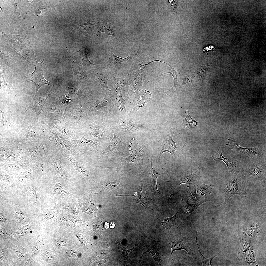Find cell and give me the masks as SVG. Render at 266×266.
I'll use <instances>...</instances> for the list:
<instances>
[{"label": "cell", "mask_w": 266, "mask_h": 266, "mask_svg": "<svg viewBox=\"0 0 266 266\" xmlns=\"http://www.w3.org/2000/svg\"><path fill=\"white\" fill-rule=\"evenodd\" d=\"M43 136L56 145L65 154L74 155L80 154V150L71 143L68 137L51 126L46 123L40 126Z\"/></svg>", "instance_id": "6da1fadb"}, {"label": "cell", "mask_w": 266, "mask_h": 266, "mask_svg": "<svg viewBox=\"0 0 266 266\" xmlns=\"http://www.w3.org/2000/svg\"><path fill=\"white\" fill-rule=\"evenodd\" d=\"M85 102L81 99H73L65 111L66 118L70 122L76 129L80 120L86 115Z\"/></svg>", "instance_id": "7a4b0ae2"}, {"label": "cell", "mask_w": 266, "mask_h": 266, "mask_svg": "<svg viewBox=\"0 0 266 266\" xmlns=\"http://www.w3.org/2000/svg\"><path fill=\"white\" fill-rule=\"evenodd\" d=\"M44 59L41 62H38L35 60V66L34 71L32 73L24 76L20 78L22 82H32L35 84L36 88L35 94L38 89L42 86L47 84L52 86L53 84L47 81L43 76Z\"/></svg>", "instance_id": "3957f363"}, {"label": "cell", "mask_w": 266, "mask_h": 266, "mask_svg": "<svg viewBox=\"0 0 266 266\" xmlns=\"http://www.w3.org/2000/svg\"><path fill=\"white\" fill-rule=\"evenodd\" d=\"M29 154L13 163L4 164L0 163V169L8 173L19 170H23L33 167L41 163L36 158L30 156Z\"/></svg>", "instance_id": "277c9868"}, {"label": "cell", "mask_w": 266, "mask_h": 266, "mask_svg": "<svg viewBox=\"0 0 266 266\" xmlns=\"http://www.w3.org/2000/svg\"><path fill=\"white\" fill-rule=\"evenodd\" d=\"M222 193L225 198L224 202L222 204L216 205L217 207L223 204H227L231 197L236 194L240 196H245L246 194V187L245 185L238 180L235 172L234 177L226 184Z\"/></svg>", "instance_id": "5b68a950"}, {"label": "cell", "mask_w": 266, "mask_h": 266, "mask_svg": "<svg viewBox=\"0 0 266 266\" xmlns=\"http://www.w3.org/2000/svg\"><path fill=\"white\" fill-rule=\"evenodd\" d=\"M65 106L57 98L50 102L47 105V115L48 118L54 121L65 120Z\"/></svg>", "instance_id": "8992f818"}, {"label": "cell", "mask_w": 266, "mask_h": 266, "mask_svg": "<svg viewBox=\"0 0 266 266\" xmlns=\"http://www.w3.org/2000/svg\"><path fill=\"white\" fill-rule=\"evenodd\" d=\"M167 241L171 248V256L174 251L182 249L185 250L189 255L193 254V251L190 247V240L181 234L171 235Z\"/></svg>", "instance_id": "52a82bcc"}, {"label": "cell", "mask_w": 266, "mask_h": 266, "mask_svg": "<svg viewBox=\"0 0 266 266\" xmlns=\"http://www.w3.org/2000/svg\"><path fill=\"white\" fill-rule=\"evenodd\" d=\"M19 144L14 143L11 145L10 150L7 152L0 155V163H14L29 154L18 148Z\"/></svg>", "instance_id": "ba28073f"}, {"label": "cell", "mask_w": 266, "mask_h": 266, "mask_svg": "<svg viewBox=\"0 0 266 266\" xmlns=\"http://www.w3.org/2000/svg\"><path fill=\"white\" fill-rule=\"evenodd\" d=\"M52 127L58 131L65 135L70 139H77L79 134L76 132L75 129L68 119L64 121H54Z\"/></svg>", "instance_id": "9c48e42d"}, {"label": "cell", "mask_w": 266, "mask_h": 266, "mask_svg": "<svg viewBox=\"0 0 266 266\" xmlns=\"http://www.w3.org/2000/svg\"><path fill=\"white\" fill-rule=\"evenodd\" d=\"M227 141L228 143L226 144V146L232 150L241 152L253 158L262 157L261 153L257 148L242 147L239 145L235 140L233 138H228Z\"/></svg>", "instance_id": "30bf717a"}, {"label": "cell", "mask_w": 266, "mask_h": 266, "mask_svg": "<svg viewBox=\"0 0 266 266\" xmlns=\"http://www.w3.org/2000/svg\"><path fill=\"white\" fill-rule=\"evenodd\" d=\"M50 94V92L48 91L42 94L37 93L35 94L29 107L26 110V112L30 108L32 109L38 118L46 103L47 100Z\"/></svg>", "instance_id": "8fae6325"}, {"label": "cell", "mask_w": 266, "mask_h": 266, "mask_svg": "<svg viewBox=\"0 0 266 266\" xmlns=\"http://www.w3.org/2000/svg\"><path fill=\"white\" fill-rule=\"evenodd\" d=\"M70 142L76 146L79 150H87L92 151L97 150V148L102 144L97 142L85 138L84 136L81 138L77 139H69Z\"/></svg>", "instance_id": "7c38bea8"}, {"label": "cell", "mask_w": 266, "mask_h": 266, "mask_svg": "<svg viewBox=\"0 0 266 266\" xmlns=\"http://www.w3.org/2000/svg\"><path fill=\"white\" fill-rule=\"evenodd\" d=\"M199 167L197 170L195 171L191 172L186 174L179 180L175 181H167V182L172 183L173 184V186L170 190L183 183L188 184L190 185H196L198 181L199 173Z\"/></svg>", "instance_id": "4fadbf2b"}, {"label": "cell", "mask_w": 266, "mask_h": 266, "mask_svg": "<svg viewBox=\"0 0 266 266\" xmlns=\"http://www.w3.org/2000/svg\"><path fill=\"white\" fill-rule=\"evenodd\" d=\"M30 156L36 158L42 163V158L48 153L49 149L46 144L41 142L33 146L26 148Z\"/></svg>", "instance_id": "5bb4252c"}, {"label": "cell", "mask_w": 266, "mask_h": 266, "mask_svg": "<svg viewBox=\"0 0 266 266\" xmlns=\"http://www.w3.org/2000/svg\"><path fill=\"white\" fill-rule=\"evenodd\" d=\"M174 131L165 136L161 146V150L159 157L165 152H168L171 155L173 154L178 148L176 142L174 141L172 137Z\"/></svg>", "instance_id": "9a60e30c"}, {"label": "cell", "mask_w": 266, "mask_h": 266, "mask_svg": "<svg viewBox=\"0 0 266 266\" xmlns=\"http://www.w3.org/2000/svg\"><path fill=\"white\" fill-rule=\"evenodd\" d=\"M266 170L265 164L253 163L248 166L246 175L248 178L255 179L265 173Z\"/></svg>", "instance_id": "2e32d148"}, {"label": "cell", "mask_w": 266, "mask_h": 266, "mask_svg": "<svg viewBox=\"0 0 266 266\" xmlns=\"http://www.w3.org/2000/svg\"><path fill=\"white\" fill-rule=\"evenodd\" d=\"M49 162L63 179L65 181H67L68 177L62 163L54 157H52V156L50 159Z\"/></svg>", "instance_id": "e0dca14e"}, {"label": "cell", "mask_w": 266, "mask_h": 266, "mask_svg": "<svg viewBox=\"0 0 266 266\" xmlns=\"http://www.w3.org/2000/svg\"><path fill=\"white\" fill-rule=\"evenodd\" d=\"M158 242L154 240L149 242L144 246V253L149 252L151 254L154 259L156 261H160L158 251L159 245Z\"/></svg>", "instance_id": "ac0fdd59"}, {"label": "cell", "mask_w": 266, "mask_h": 266, "mask_svg": "<svg viewBox=\"0 0 266 266\" xmlns=\"http://www.w3.org/2000/svg\"><path fill=\"white\" fill-rule=\"evenodd\" d=\"M70 163L76 171L80 175L89 178L88 172L86 169L76 159L71 156H66Z\"/></svg>", "instance_id": "d6986e66"}, {"label": "cell", "mask_w": 266, "mask_h": 266, "mask_svg": "<svg viewBox=\"0 0 266 266\" xmlns=\"http://www.w3.org/2000/svg\"><path fill=\"white\" fill-rule=\"evenodd\" d=\"M52 176L54 194H60L66 197L72 195L69 193L61 185L57 176L55 173H53Z\"/></svg>", "instance_id": "ffe728a7"}, {"label": "cell", "mask_w": 266, "mask_h": 266, "mask_svg": "<svg viewBox=\"0 0 266 266\" xmlns=\"http://www.w3.org/2000/svg\"><path fill=\"white\" fill-rule=\"evenodd\" d=\"M74 57L75 62L80 66H89L94 64L92 63L87 56V54L81 51L76 52Z\"/></svg>", "instance_id": "44dd1931"}, {"label": "cell", "mask_w": 266, "mask_h": 266, "mask_svg": "<svg viewBox=\"0 0 266 266\" xmlns=\"http://www.w3.org/2000/svg\"><path fill=\"white\" fill-rule=\"evenodd\" d=\"M163 63H165L167 65H168L171 67V71L170 72H168L166 73H164L163 74H161L158 76L152 79L151 80H153L154 79L162 75L166 74V73H169L171 74L172 77H173L174 80V83L173 86L172 88L169 91H167L166 92H165L164 94L165 95H172L174 93L175 91L176 88V86L178 83L177 81V78L178 76V72L172 66L170 65L167 63L163 62ZM151 80H150L148 82H150Z\"/></svg>", "instance_id": "7402d4cb"}, {"label": "cell", "mask_w": 266, "mask_h": 266, "mask_svg": "<svg viewBox=\"0 0 266 266\" xmlns=\"http://www.w3.org/2000/svg\"><path fill=\"white\" fill-rule=\"evenodd\" d=\"M217 152L220 156L218 158H216L214 156L210 155L214 160L216 163H218L220 161H223L226 165L229 172L230 173L232 172L236 168V166L233 162L229 158L223 157L222 155L221 150H218Z\"/></svg>", "instance_id": "603a6c76"}, {"label": "cell", "mask_w": 266, "mask_h": 266, "mask_svg": "<svg viewBox=\"0 0 266 266\" xmlns=\"http://www.w3.org/2000/svg\"><path fill=\"white\" fill-rule=\"evenodd\" d=\"M152 163V160L151 162H150V161H149L148 166L147 167L148 170L150 174V182L151 185H152L153 186V185H155L156 190L158 193L159 194H160V193L159 192L157 189V179L159 175L162 174H165V173H163L159 174L153 168Z\"/></svg>", "instance_id": "cb8c5ba5"}, {"label": "cell", "mask_w": 266, "mask_h": 266, "mask_svg": "<svg viewBox=\"0 0 266 266\" xmlns=\"http://www.w3.org/2000/svg\"><path fill=\"white\" fill-rule=\"evenodd\" d=\"M212 190L211 185H206L204 183L198 184L197 187V197L204 198L206 195L210 194Z\"/></svg>", "instance_id": "d4e9b609"}, {"label": "cell", "mask_w": 266, "mask_h": 266, "mask_svg": "<svg viewBox=\"0 0 266 266\" xmlns=\"http://www.w3.org/2000/svg\"><path fill=\"white\" fill-rule=\"evenodd\" d=\"M121 140L114 133V136L110 142L107 148L104 150L103 153H106L114 150H118L121 146Z\"/></svg>", "instance_id": "484cf974"}, {"label": "cell", "mask_w": 266, "mask_h": 266, "mask_svg": "<svg viewBox=\"0 0 266 266\" xmlns=\"http://www.w3.org/2000/svg\"><path fill=\"white\" fill-rule=\"evenodd\" d=\"M116 89V98L115 105L116 106L119 108L121 111H126V102L122 96L121 89L118 87H117Z\"/></svg>", "instance_id": "4316f807"}, {"label": "cell", "mask_w": 266, "mask_h": 266, "mask_svg": "<svg viewBox=\"0 0 266 266\" xmlns=\"http://www.w3.org/2000/svg\"><path fill=\"white\" fill-rule=\"evenodd\" d=\"M132 56H129L125 58H122L118 57L115 55L111 51H109V59L112 63L116 66H119L123 63L127 61L130 59H132Z\"/></svg>", "instance_id": "83f0119b"}, {"label": "cell", "mask_w": 266, "mask_h": 266, "mask_svg": "<svg viewBox=\"0 0 266 266\" xmlns=\"http://www.w3.org/2000/svg\"><path fill=\"white\" fill-rule=\"evenodd\" d=\"M95 78L97 82L100 86L110 91L108 87L106 76L104 74L101 73H97L95 75Z\"/></svg>", "instance_id": "f1b7e54d"}, {"label": "cell", "mask_w": 266, "mask_h": 266, "mask_svg": "<svg viewBox=\"0 0 266 266\" xmlns=\"http://www.w3.org/2000/svg\"><path fill=\"white\" fill-rule=\"evenodd\" d=\"M0 68V89L3 86H6L9 91L11 89H13V87L11 84L7 83L5 81V73L7 68V66H1Z\"/></svg>", "instance_id": "f546056e"}, {"label": "cell", "mask_w": 266, "mask_h": 266, "mask_svg": "<svg viewBox=\"0 0 266 266\" xmlns=\"http://www.w3.org/2000/svg\"><path fill=\"white\" fill-rule=\"evenodd\" d=\"M129 73L126 78L123 79L113 76L114 83L118 87L121 89L123 88L127 84L131 77Z\"/></svg>", "instance_id": "4dcf8cb0"}, {"label": "cell", "mask_w": 266, "mask_h": 266, "mask_svg": "<svg viewBox=\"0 0 266 266\" xmlns=\"http://www.w3.org/2000/svg\"><path fill=\"white\" fill-rule=\"evenodd\" d=\"M61 206L64 209L74 214L77 215L79 212V210L75 205L72 204L65 202L61 201Z\"/></svg>", "instance_id": "1f68e13d"}, {"label": "cell", "mask_w": 266, "mask_h": 266, "mask_svg": "<svg viewBox=\"0 0 266 266\" xmlns=\"http://www.w3.org/2000/svg\"><path fill=\"white\" fill-rule=\"evenodd\" d=\"M160 60H155L154 59H150L141 60L135 64L136 69L139 70H143L146 66L151 63L155 61L159 62Z\"/></svg>", "instance_id": "d6a6232c"}, {"label": "cell", "mask_w": 266, "mask_h": 266, "mask_svg": "<svg viewBox=\"0 0 266 266\" xmlns=\"http://www.w3.org/2000/svg\"><path fill=\"white\" fill-rule=\"evenodd\" d=\"M177 214H175L172 217L165 218L163 222H161L162 225L168 230H169L171 227L175 224Z\"/></svg>", "instance_id": "836d02e7"}, {"label": "cell", "mask_w": 266, "mask_h": 266, "mask_svg": "<svg viewBox=\"0 0 266 266\" xmlns=\"http://www.w3.org/2000/svg\"><path fill=\"white\" fill-rule=\"evenodd\" d=\"M62 93L58 95L57 97L65 106V111L68 105L69 104H70L72 102L73 99L69 98L70 95L69 94L66 95Z\"/></svg>", "instance_id": "e575fe53"}, {"label": "cell", "mask_w": 266, "mask_h": 266, "mask_svg": "<svg viewBox=\"0 0 266 266\" xmlns=\"http://www.w3.org/2000/svg\"><path fill=\"white\" fill-rule=\"evenodd\" d=\"M197 231H196V242L197 243V246L199 250V254L200 255V256L201 258V260L203 266H213L211 263V262L212 260L213 259L216 257L218 254L215 255V256L209 258H207L205 257L202 254L200 250V249L199 248V247L198 244L197 240Z\"/></svg>", "instance_id": "d590c367"}, {"label": "cell", "mask_w": 266, "mask_h": 266, "mask_svg": "<svg viewBox=\"0 0 266 266\" xmlns=\"http://www.w3.org/2000/svg\"><path fill=\"white\" fill-rule=\"evenodd\" d=\"M142 190V188L140 192L138 193L136 196H135L136 197V200L137 203L142 205L146 209H147L148 208L149 202L146 197H144L141 196Z\"/></svg>", "instance_id": "8d00e7d4"}, {"label": "cell", "mask_w": 266, "mask_h": 266, "mask_svg": "<svg viewBox=\"0 0 266 266\" xmlns=\"http://www.w3.org/2000/svg\"><path fill=\"white\" fill-rule=\"evenodd\" d=\"M79 204L82 210L86 213H93L96 209L94 206L88 202L85 203H80Z\"/></svg>", "instance_id": "74e56055"}, {"label": "cell", "mask_w": 266, "mask_h": 266, "mask_svg": "<svg viewBox=\"0 0 266 266\" xmlns=\"http://www.w3.org/2000/svg\"><path fill=\"white\" fill-rule=\"evenodd\" d=\"M100 25L99 34L103 32L107 35H111L113 36H115L114 32L108 26H105L102 23H101Z\"/></svg>", "instance_id": "f35d334b"}, {"label": "cell", "mask_w": 266, "mask_h": 266, "mask_svg": "<svg viewBox=\"0 0 266 266\" xmlns=\"http://www.w3.org/2000/svg\"><path fill=\"white\" fill-rule=\"evenodd\" d=\"M203 202H201L199 203L198 204L193 205L187 204L186 205V206H185V212L189 213L192 212L196 209L199 205Z\"/></svg>", "instance_id": "ab89813d"}, {"label": "cell", "mask_w": 266, "mask_h": 266, "mask_svg": "<svg viewBox=\"0 0 266 266\" xmlns=\"http://www.w3.org/2000/svg\"><path fill=\"white\" fill-rule=\"evenodd\" d=\"M186 116L185 118V120L189 124V125H187L189 127L195 126L198 125L199 122H197L193 120L190 117L189 115V112L187 110Z\"/></svg>", "instance_id": "60d3db41"}, {"label": "cell", "mask_w": 266, "mask_h": 266, "mask_svg": "<svg viewBox=\"0 0 266 266\" xmlns=\"http://www.w3.org/2000/svg\"><path fill=\"white\" fill-rule=\"evenodd\" d=\"M11 145L0 146V155L3 154L7 152L10 149Z\"/></svg>", "instance_id": "b9f144b4"}, {"label": "cell", "mask_w": 266, "mask_h": 266, "mask_svg": "<svg viewBox=\"0 0 266 266\" xmlns=\"http://www.w3.org/2000/svg\"><path fill=\"white\" fill-rule=\"evenodd\" d=\"M56 242L59 246L61 247L66 245L67 241L66 239L60 238L57 240Z\"/></svg>", "instance_id": "7bdbcfd3"}, {"label": "cell", "mask_w": 266, "mask_h": 266, "mask_svg": "<svg viewBox=\"0 0 266 266\" xmlns=\"http://www.w3.org/2000/svg\"><path fill=\"white\" fill-rule=\"evenodd\" d=\"M206 66L201 67L198 71V74L200 77L203 76L206 73Z\"/></svg>", "instance_id": "ee69618b"}, {"label": "cell", "mask_w": 266, "mask_h": 266, "mask_svg": "<svg viewBox=\"0 0 266 266\" xmlns=\"http://www.w3.org/2000/svg\"><path fill=\"white\" fill-rule=\"evenodd\" d=\"M59 220L60 222L62 223H65L67 221L66 217L65 214L60 215L59 216Z\"/></svg>", "instance_id": "f6af8a7d"}, {"label": "cell", "mask_w": 266, "mask_h": 266, "mask_svg": "<svg viewBox=\"0 0 266 266\" xmlns=\"http://www.w3.org/2000/svg\"><path fill=\"white\" fill-rule=\"evenodd\" d=\"M55 216V213L52 211H50L48 214V218L49 220H52L54 219Z\"/></svg>", "instance_id": "bcb514c9"}, {"label": "cell", "mask_w": 266, "mask_h": 266, "mask_svg": "<svg viewBox=\"0 0 266 266\" xmlns=\"http://www.w3.org/2000/svg\"><path fill=\"white\" fill-rule=\"evenodd\" d=\"M0 111H1V115H2V118H1V120L0 121V123H1L2 124V125H3L4 129V130H5V126H4V124H4V112H2V111L0 109Z\"/></svg>", "instance_id": "7dc6e473"}, {"label": "cell", "mask_w": 266, "mask_h": 266, "mask_svg": "<svg viewBox=\"0 0 266 266\" xmlns=\"http://www.w3.org/2000/svg\"><path fill=\"white\" fill-rule=\"evenodd\" d=\"M33 247L32 250L34 252L36 253L38 252V251H39V248L38 246H34Z\"/></svg>", "instance_id": "c3c4849f"}, {"label": "cell", "mask_w": 266, "mask_h": 266, "mask_svg": "<svg viewBox=\"0 0 266 266\" xmlns=\"http://www.w3.org/2000/svg\"><path fill=\"white\" fill-rule=\"evenodd\" d=\"M115 226V224L112 222H111L110 224V227L111 228H114Z\"/></svg>", "instance_id": "681fc988"}, {"label": "cell", "mask_w": 266, "mask_h": 266, "mask_svg": "<svg viewBox=\"0 0 266 266\" xmlns=\"http://www.w3.org/2000/svg\"><path fill=\"white\" fill-rule=\"evenodd\" d=\"M0 221H6V219L4 217L0 215Z\"/></svg>", "instance_id": "f907efd6"}, {"label": "cell", "mask_w": 266, "mask_h": 266, "mask_svg": "<svg viewBox=\"0 0 266 266\" xmlns=\"http://www.w3.org/2000/svg\"><path fill=\"white\" fill-rule=\"evenodd\" d=\"M104 228L106 229H107L109 228V224L108 223L106 222L104 225Z\"/></svg>", "instance_id": "816d5d0a"}]
</instances>
